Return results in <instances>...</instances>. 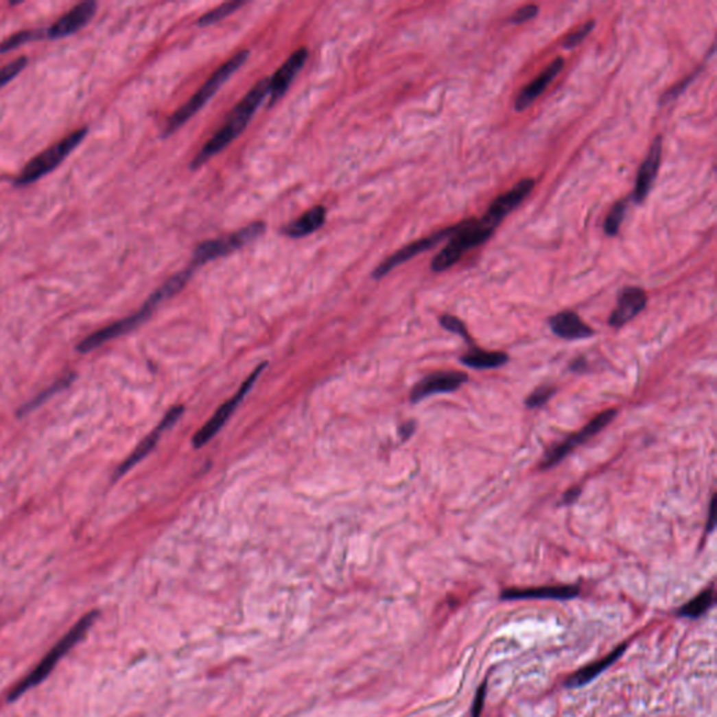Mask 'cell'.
Returning <instances> with one entry per match:
<instances>
[{
    "label": "cell",
    "instance_id": "2",
    "mask_svg": "<svg viewBox=\"0 0 717 717\" xmlns=\"http://www.w3.org/2000/svg\"><path fill=\"white\" fill-rule=\"evenodd\" d=\"M193 270H192L191 266H188L187 269L178 272L177 275H174L173 278H169L158 290H156L150 296V298L145 303V305L142 307V309L138 313H134V314H132V316H129V317H126V318H124L121 321H117V322H114V324H111V325H108L106 328H102V329L91 333L78 346V351L82 352V353H89L90 351H94L98 346L104 345L106 342H108V340L115 339V338H118V336L132 331L133 328H136L138 325H141L143 321H146L149 318V316L153 313V310L156 309V307L163 300L177 294L187 285V282L192 277Z\"/></svg>",
    "mask_w": 717,
    "mask_h": 717
},
{
    "label": "cell",
    "instance_id": "9",
    "mask_svg": "<svg viewBox=\"0 0 717 717\" xmlns=\"http://www.w3.org/2000/svg\"><path fill=\"white\" fill-rule=\"evenodd\" d=\"M265 367H266V363L259 364V366L254 370V373L250 375V377L246 380V383L240 387V390H238V392H237L233 398H230L226 403H223V405L218 409L216 414L211 418V421L207 422V425H204V426H203V427H202V429H200V430L193 436L192 443H193V446H195L196 449H200V447H203L204 445H207V443L211 441V440L216 436V433H218V432L224 426V423L227 422V419L230 418V415L234 412V409L238 406V403H240V402L243 401L244 395L251 390V387L254 386V383H255L257 379H258V375L261 374V371H262Z\"/></svg>",
    "mask_w": 717,
    "mask_h": 717
},
{
    "label": "cell",
    "instance_id": "23",
    "mask_svg": "<svg viewBox=\"0 0 717 717\" xmlns=\"http://www.w3.org/2000/svg\"><path fill=\"white\" fill-rule=\"evenodd\" d=\"M461 363L476 370L496 368L508 362V356L503 352H489L482 349H471L461 356Z\"/></svg>",
    "mask_w": 717,
    "mask_h": 717
},
{
    "label": "cell",
    "instance_id": "15",
    "mask_svg": "<svg viewBox=\"0 0 717 717\" xmlns=\"http://www.w3.org/2000/svg\"><path fill=\"white\" fill-rule=\"evenodd\" d=\"M307 58H309V51L305 48H300L294 51L290 58L279 67L278 72L269 79V106L277 104V102L283 97V94L287 91L289 86L292 84L294 76L298 73V71L305 63Z\"/></svg>",
    "mask_w": 717,
    "mask_h": 717
},
{
    "label": "cell",
    "instance_id": "4",
    "mask_svg": "<svg viewBox=\"0 0 717 717\" xmlns=\"http://www.w3.org/2000/svg\"><path fill=\"white\" fill-rule=\"evenodd\" d=\"M495 227L484 218L480 220H467L457 224L449 244L443 248L432 261L433 272H443L451 268L469 250L481 246L493 234Z\"/></svg>",
    "mask_w": 717,
    "mask_h": 717
},
{
    "label": "cell",
    "instance_id": "19",
    "mask_svg": "<svg viewBox=\"0 0 717 717\" xmlns=\"http://www.w3.org/2000/svg\"><path fill=\"white\" fill-rule=\"evenodd\" d=\"M563 64H565V60L562 58H556L538 78H535V80H532L528 86H526L523 89V91L516 98L515 108L519 113H521L527 107H530L535 101V98L539 97L545 91L546 86H548L554 80V78L563 69Z\"/></svg>",
    "mask_w": 717,
    "mask_h": 717
},
{
    "label": "cell",
    "instance_id": "27",
    "mask_svg": "<svg viewBox=\"0 0 717 717\" xmlns=\"http://www.w3.org/2000/svg\"><path fill=\"white\" fill-rule=\"evenodd\" d=\"M45 37V31H21L14 34V36L9 37L6 41L0 44V52H9L19 47H21L25 43H30L32 40H38Z\"/></svg>",
    "mask_w": 717,
    "mask_h": 717
},
{
    "label": "cell",
    "instance_id": "18",
    "mask_svg": "<svg viewBox=\"0 0 717 717\" xmlns=\"http://www.w3.org/2000/svg\"><path fill=\"white\" fill-rule=\"evenodd\" d=\"M552 332L566 340L586 339L594 335V329L573 312H562L550 318Z\"/></svg>",
    "mask_w": 717,
    "mask_h": 717
},
{
    "label": "cell",
    "instance_id": "13",
    "mask_svg": "<svg viewBox=\"0 0 717 717\" xmlns=\"http://www.w3.org/2000/svg\"><path fill=\"white\" fill-rule=\"evenodd\" d=\"M534 185L535 181L532 178L521 180L517 185H515L510 191L500 195L491 203L484 219L496 228L511 211H515L519 207L521 200L532 191Z\"/></svg>",
    "mask_w": 717,
    "mask_h": 717
},
{
    "label": "cell",
    "instance_id": "11",
    "mask_svg": "<svg viewBox=\"0 0 717 717\" xmlns=\"http://www.w3.org/2000/svg\"><path fill=\"white\" fill-rule=\"evenodd\" d=\"M468 381V375L461 371H437L419 381L412 392L411 401L419 402L430 395L441 392H453Z\"/></svg>",
    "mask_w": 717,
    "mask_h": 717
},
{
    "label": "cell",
    "instance_id": "21",
    "mask_svg": "<svg viewBox=\"0 0 717 717\" xmlns=\"http://www.w3.org/2000/svg\"><path fill=\"white\" fill-rule=\"evenodd\" d=\"M325 219H327V209L322 207V204H317V207L312 208L310 211H307L297 220L287 224L282 230V233L290 238H301V237H305V235L317 231L320 227H322V224L325 223Z\"/></svg>",
    "mask_w": 717,
    "mask_h": 717
},
{
    "label": "cell",
    "instance_id": "12",
    "mask_svg": "<svg viewBox=\"0 0 717 717\" xmlns=\"http://www.w3.org/2000/svg\"><path fill=\"white\" fill-rule=\"evenodd\" d=\"M97 12V3L95 2H83L76 5L73 9H71L66 14H63L58 21H55L47 31L45 37L51 40L63 38L67 36H72L76 31L86 27L90 20L94 17Z\"/></svg>",
    "mask_w": 717,
    "mask_h": 717
},
{
    "label": "cell",
    "instance_id": "31",
    "mask_svg": "<svg viewBox=\"0 0 717 717\" xmlns=\"http://www.w3.org/2000/svg\"><path fill=\"white\" fill-rule=\"evenodd\" d=\"M440 324H441L443 328H446L447 331H450V332H453V333H457V335H460V336H462V338H465V339L469 338V336H468V332H467V328H465V325H464V322H462L460 318L454 317V316H449V314H447V316H443V317L440 318Z\"/></svg>",
    "mask_w": 717,
    "mask_h": 717
},
{
    "label": "cell",
    "instance_id": "3",
    "mask_svg": "<svg viewBox=\"0 0 717 717\" xmlns=\"http://www.w3.org/2000/svg\"><path fill=\"white\" fill-rule=\"evenodd\" d=\"M250 51H242L234 55L230 60H227L222 67L213 73V76L204 83L192 97L184 104L178 111H176L165 124L163 130L164 136H169L180 129L188 119H191L207 102L219 91V89L242 67V64L247 60Z\"/></svg>",
    "mask_w": 717,
    "mask_h": 717
},
{
    "label": "cell",
    "instance_id": "22",
    "mask_svg": "<svg viewBox=\"0 0 717 717\" xmlns=\"http://www.w3.org/2000/svg\"><path fill=\"white\" fill-rule=\"evenodd\" d=\"M626 648V644H621L620 647H617L615 650H613L609 656H607L605 659L600 660V661H594L589 666H586L585 668L578 670L574 675H572L567 681H566V687L569 688H576V687H582V685H586L589 684V682L591 679H594L596 677H598L605 668H608L611 664L615 663L625 652Z\"/></svg>",
    "mask_w": 717,
    "mask_h": 717
},
{
    "label": "cell",
    "instance_id": "28",
    "mask_svg": "<svg viewBox=\"0 0 717 717\" xmlns=\"http://www.w3.org/2000/svg\"><path fill=\"white\" fill-rule=\"evenodd\" d=\"M27 62H28V59L25 56H21V58L8 63L6 66H3L2 69H0V89L6 86L10 80H13L24 69Z\"/></svg>",
    "mask_w": 717,
    "mask_h": 717
},
{
    "label": "cell",
    "instance_id": "1",
    "mask_svg": "<svg viewBox=\"0 0 717 717\" xmlns=\"http://www.w3.org/2000/svg\"><path fill=\"white\" fill-rule=\"evenodd\" d=\"M269 94V79L259 80L247 95L238 102L235 108L230 113L224 125L216 132L213 138L202 148V150L195 156L191 167L196 169L203 165L208 160H211L215 154L227 148L234 139L242 134V132L247 128L250 119L255 114L257 108L261 106L263 98Z\"/></svg>",
    "mask_w": 717,
    "mask_h": 717
},
{
    "label": "cell",
    "instance_id": "5",
    "mask_svg": "<svg viewBox=\"0 0 717 717\" xmlns=\"http://www.w3.org/2000/svg\"><path fill=\"white\" fill-rule=\"evenodd\" d=\"M95 620V613H87L83 617L69 632H67L52 648L48 652V655L38 663V666L34 668L24 679H21L16 688L10 692V699H17L23 694H25L28 690L37 687L43 679H45L55 666L59 663V660L71 652V648L78 644L86 635V632L91 628L93 622Z\"/></svg>",
    "mask_w": 717,
    "mask_h": 717
},
{
    "label": "cell",
    "instance_id": "37",
    "mask_svg": "<svg viewBox=\"0 0 717 717\" xmlns=\"http://www.w3.org/2000/svg\"><path fill=\"white\" fill-rule=\"evenodd\" d=\"M415 426H416L415 422H408V423H405V425L401 427V434H402L403 440L408 438L409 436H411V434L415 432Z\"/></svg>",
    "mask_w": 717,
    "mask_h": 717
},
{
    "label": "cell",
    "instance_id": "24",
    "mask_svg": "<svg viewBox=\"0 0 717 717\" xmlns=\"http://www.w3.org/2000/svg\"><path fill=\"white\" fill-rule=\"evenodd\" d=\"M713 600H714V596H713V590L709 589V590H705L702 591L698 597H695L694 600H691L687 605L682 607L679 609V615L681 617H687V618H699L701 615H703V613L712 607L713 604Z\"/></svg>",
    "mask_w": 717,
    "mask_h": 717
},
{
    "label": "cell",
    "instance_id": "34",
    "mask_svg": "<svg viewBox=\"0 0 717 717\" xmlns=\"http://www.w3.org/2000/svg\"><path fill=\"white\" fill-rule=\"evenodd\" d=\"M485 691H486V685L484 684V685L480 688V691H478L476 696H475L473 706H472V717H480V714L482 713L484 701H485Z\"/></svg>",
    "mask_w": 717,
    "mask_h": 717
},
{
    "label": "cell",
    "instance_id": "36",
    "mask_svg": "<svg viewBox=\"0 0 717 717\" xmlns=\"http://www.w3.org/2000/svg\"><path fill=\"white\" fill-rule=\"evenodd\" d=\"M714 503H716V499L713 496V499L710 500V506H709V517H707V527H706V531L710 532L713 528H714Z\"/></svg>",
    "mask_w": 717,
    "mask_h": 717
},
{
    "label": "cell",
    "instance_id": "29",
    "mask_svg": "<svg viewBox=\"0 0 717 717\" xmlns=\"http://www.w3.org/2000/svg\"><path fill=\"white\" fill-rule=\"evenodd\" d=\"M556 392V388L552 387V386H542L539 388H537L534 392H531L527 399H526V405L528 408H539L542 405H545L546 402H548L554 394Z\"/></svg>",
    "mask_w": 717,
    "mask_h": 717
},
{
    "label": "cell",
    "instance_id": "38",
    "mask_svg": "<svg viewBox=\"0 0 717 717\" xmlns=\"http://www.w3.org/2000/svg\"><path fill=\"white\" fill-rule=\"evenodd\" d=\"M585 367H586V360H585L583 357H577V359H576L574 362H572V364H570V368H572L573 371H577V373H578V371H583Z\"/></svg>",
    "mask_w": 717,
    "mask_h": 717
},
{
    "label": "cell",
    "instance_id": "7",
    "mask_svg": "<svg viewBox=\"0 0 717 717\" xmlns=\"http://www.w3.org/2000/svg\"><path fill=\"white\" fill-rule=\"evenodd\" d=\"M265 231V224L261 222L251 223L250 226L238 230L233 234H228L226 237L213 238V240H207L202 244H199L192 255L191 268H198L203 263L211 262L216 258L228 255L234 252L235 250L244 247L246 244L254 242L262 233Z\"/></svg>",
    "mask_w": 717,
    "mask_h": 717
},
{
    "label": "cell",
    "instance_id": "26",
    "mask_svg": "<svg viewBox=\"0 0 717 717\" xmlns=\"http://www.w3.org/2000/svg\"><path fill=\"white\" fill-rule=\"evenodd\" d=\"M626 208H628V203L626 200H620L617 202L615 204H613L611 212L608 213L605 222H604V231L608 234V235H617L618 231H620V227L624 222V218H625V213H626Z\"/></svg>",
    "mask_w": 717,
    "mask_h": 717
},
{
    "label": "cell",
    "instance_id": "6",
    "mask_svg": "<svg viewBox=\"0 0 717 717\" xmlns=\"http://www.w3.org/2000/svg\"><path fill=\"white\" fill-rule=\"evenodd\" d=\"M87 128L79 129L69 136H66L64 139L58 142L56 145L51 146L49 149L44 150L38 156L34 157L25 167L20 176L16 178L17 185H28L31 183H36L41 177L49 174L52 169H55L67 156H69L86 138Z\"/></svg>",
    "mask_w": 717,
    "mask_h": 717
},
{
    "label": "cell",
    "instance_id": "33",
    "mask_svg": "<svg viewBox=\"0 0 717 717\" xmlns=\"http://www.w3.org/2000/svg\"><path fill=\"white\" fill-rule=\"evenodd\" d=\"M537 14H538V6H535V5H527V6L520 8V9H519L513 16L510 17V23H513V24H521V23H526V21L534 19Z\"/></svg>",
    "mask_w": 717,
    "mask_h": 717
},
{
    "label": "cell",
    "instance_id": "25",
    "mask_svg": "<svg viewBox=\"0 0 717 717\" xmlns=\"http://www.w3.org/2000/svg\"><path fill=\"white\" fill-rule=\"evenodd\" d=\"M246 5V2H243V0H235V2H226L223 5H220L219 8L211 10L209 13L203 14L199 20H198V25L200 27H207V25H212L220 20H223L224 17L230 16L231 13H234L237 9H240Z\"/></svg>",
    "mask_w": 717,
    "mask_h": 717
},
{
    "label": "cell",
    "instance_id": "17",
    "mask_svg": "<svg viewBox=\"0 0 717 717\" xmlns=\"http://www.w3.org/2000/svg\"><path fill=\"white\" fill-rule=\"evenodd\" d=\"M183 412H184V408H183V406H176V408H173L172 411H169V412L164 416V419L160 422V425H158V426H157V427H156V429H154V430H153V432H152V433H150V434H149V436H148V437L141 443L139 447L136 449V450L130 454V457H129V458H128V460H126V461L119 467V469H118L117 473H115V478H121L124 473H126L130 468H133V467H134L136 464H138L141 460H143V458H145V457H146V456H148V454L154 449V446L157 445V441H158V438L161 437V434L164 433V430H167L168 427H172V426H173V425L180 419V416L183 415Z\"/></svg>",
    "mask_w": 717,
    "mask_h": 717
},
{
    "label": "cell",
    "instance_id": "20",
    "mask_svg": "<svg viewBox=\"0 0 717 717\" xmlns=\"http://www.w3.org/2000/svg\"><path fill=\"white\" fill-rule=\"evenodd\" d=\"M578 596L576 586H552V587H534V589H508L502 593L503 600H530V598H550V600H570Z\"/></svg>",
    "mask_w": 717,
    "mask_h": 717
},
{
    "label": "cell",
    "instance_id": "30",
    "mask_svg": "<svg viewBox=\"0 0 717 717\" xmlns=\"http://www.w3.org/2000/svg\"><path fill=\"white\" fill-rule=\"evenodd\" d=\"M594 25H596V23H594L593 20H590V21H587L586 24H583L582 27H580L578 30H576L574 32L569 34V36H567V37L563 40V43H562L563 48L570 49V48L577 47L580 43H582V41L589 36V32L594 28Z\"/></svg>",
    "mask_w": 717,
    "mask_h": 717
},
{
    "label": "cell",
    "instance_id": "10",
    "mask_svg": "<svg viewBox=\"0 0 717 717\" xmlns=\"http://www.w3.org/2000/svg\"><path fill=\"white\" fill-rule=\"evenodd\" d=\"M457 226H453V227H447L445 230H441L438 233H434L429 237H425V238H421V240H416L411 244L405 246L403 248H401L399 251H397L395 254H392L391 257H388L387 259H384L377 268H375L373 270V278L374 279H381L383 277H386L387 273H390L395 266L412 259L414 257H416L418 254H422L430 248H433L436 244H438L440 242L445 240V238H450L454 231H456Z\"/></svg>",
    "mask_w": 717,
    "mask_h": 717
},
{
    "label": "cell",
    "instance_id": "8",
    "mask_svg": "<svg viewBox=\"0 0 717 717\" xmlns=\"http://www.w3.org/2000/svg\"><path fill=\"white\" fill-rule=\"evenodd\" d=\"M615 415H617L615 409H608V411H605V412L600 414L598 416H596L589 425H586L578 433L572 434L565 441H562L561 445H558L551 451L546 453L545 458L541 462V469H550V468L555 467L556 464H559L576 447L582 446L583 443H586L589 438H591L596 434H598L607 425L611 423V421L615 418Z\"/></svg>",
    "mask_w": 717,
    "mask_h": 717
},
{
    "label": "cell",
    "instance_id": "16",
    "mask_svg": "<svg viewBox=\"0 0 717 717\" xmlns=\"http://www.w3.org/2000/svg\"><path fill=\"white\" fill-rule=\"evenodd\" d=\"M647 304V296L640 287H625L618 296L615 310L609 317V325L613 328H621L631 320H633Z\"/></svg>",
    "mask_w": 717,
    "mask_h": 717
},
{
    "label": "cell",
    "instance_id": "35",
    "mask_svg": "<svg viewBox=\"0 0 717 717\" xmlns=\"http://www.w3.org/2000/svg\"><path fill=\"white\" fill-rule=\"evenodd\" d=\"M580 493H582V489H580V488H572V489H569V491L563 495V500H562V503H563V504H572V503H574V502L578 499Z\"/></svg>",
    "mask_w": 717,
    "mask_h": 717
},
{
    "label": "cell",
    "instance_id": "14",
    "mask_svg": "<svg viewBox=\"0 0 717 717\" xmlns=\"http://www.w3.org/2000/svg\"><path fill=\"white\" fill-rule=\"evenodd\" d=\"M661 152H663V138L661 134H657L648 153L642 163L639 173L636 177L635 191H633V199L636 203H642L646 196L650 192L653 183L656 180V176L659 173V167L661 161Z\"/></svg>",
    "mask_w": 717,
    "mask_h": 717
},
{
    "label": "cell",
    "instance_id": "32",
    "mask_svg": "<svg viewBox=\"0 0 717 717\" xmlns=\"http://www.w3.org/2000/svg\"><path fill=\"white\" fill-rule=\"evenodd\" d=\"M67 383H69V381H66V380H63V381H60V383H58V384H54V386H52V387H49V388H48L47 391L41 392V394H40V395H38L37 398H34V399H32V401H31L30 403H27V405L24 406V411H23V412L25 414V412H28V411H32V409H34V406H38V405H41V403H43V402H44L45 399H48V397H51L52 394H55V392H56V391H58L59 388H63V387H64V386H66Z\"/></svg>",
    "mask_w": 717,
    "mask_h": 717
}]
</instances>
